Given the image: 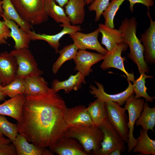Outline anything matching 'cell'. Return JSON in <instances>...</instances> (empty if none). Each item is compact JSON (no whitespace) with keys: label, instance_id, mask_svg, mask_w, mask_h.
<instances>
[{"label":"cell","instance_id":"1","mask_svg":"<svg viewBox=\"0 0 155 155\" xmlns=\"http://www.w3.org/2000/svg\"><path fill=\"white\" fill-rule=\"evenodd\" d=\"M67 107L52 88L41 94L25 96L21 120L16 124L18 133L29 142L49 148L65 136L69 128L65 120Z\"/></svg>","mask_w":155,"mask_h":155},{"label":"cell","instance_id":"2","mask_svg":"<svg viewBox=\"0 0 155 155\" xmlns=\"http://www.w3.org/2000/svg\"><path fill=\"white\" fill-rule=\"evenodd\" d=\"M137 26L135 18H125L122 20L119 29L122 34L123 42L129 47L128 58L137 65L140 74L148 73L150 68L144 59V48L136 35Z\"/></svg>","mask_w":155,"mask_h":155},{"label":"cell","instance_id":"3","mask_svg":"<svg viewBox=\"0 0 155 155\" xmlns=\"http://www.w3.org/2000/svg\"><path fill=\"white\" fill-rule=\"evenodd\" d=\"M64 136L76 139L88 155H94L101 148L104 134L99 126L93 125L69 127Z\"/></svg>","mask_w":155,"mask_h":155},{"label":"cell","instance_id":"4","mask_svg":"<svg viewBox=\"0 0 155 155\" xmlns=\"http://www.w3.org/2000/svg\"><path fill=\"white\" fill-rule=\"evenodd\" d=\"M21 18L32 25L47 22L48 16L44 9L45 0H10Z\"/></svg>","mask_w":155,"mask_h":155},{"label":"cell","instance_id":"5","mask_svg":"<svg viewBox=\"0 0 155 155\" xmlns=\"http://www.w3.org/2000/svg\"><path fill=\"white\" fill-rule=\"evenodd\" d=\"M10 53L15 58L18 65L16 78L41 76L43 74L28 49H15Z\"/></svg>","mask_w":155,"mask_h":155},{"label":"cell","instance_id":"6","mask_svg":"<svg viewBox=\"0 0 155 155\" xmlns=\"http://www.w3.org/2000/svg\"><path fill=\"white\" fill-rule=\"evenodd\" d=\"M107 119L113 128L127 143L129 134L128 118L125 108L118 103L109 101L105 102Z\"/></svg>","mask_w":155,"mask_h":155},{"label":"cell","instance_id":"7","mask_svg":"<svg viewBox=\"0 0 155 155\" xmlns=\"http://www.w3.org/2000/svg\"><path fill=\"white\" fill-rule=\"evenodd\" d=\"M99 127L102 130L104 137L101 143V148L94 155H109L113 151L120 149L122 152L126 150L125 141L113 128L108 119Z\"/></svg>","mask_w":155,"mask_h":155},{"label":"cell","instance_id":"8","mask_svg":"<svg viewBox=\"0 0 155 155\" xmlns=\"http://www.w3.org/2000/svg\"><path fill=\"white\" fill-rule=\"evenodd\" d=\"M145 102L144 99L141 98H136L135 95L133 94L127 99L125 103L124 108L127 111L129 116V134L127 143L128 153L132 151L137 143V139L133 135L134 126L136 121L140 116Z\"/></svg>","mask_w":155,"mask_h":155},{"label":"cell","instance_id":"9","mask_svg":"<svg viewBox=\"0 0 155 155\" xmlns=\"http://www.w3.org/2000/svg\"><path fill=\"white\" fill-rule=\"evenodd\" d=\"M128 47V45L124 42L117 44L111 51L104 55L100 67L103 70L111 67L120 70L126 74L127 80L133 82L135 80L134 75L125 70L124 65V57L121 56L122 52L125 51Z\"/></svg>","mask_w":155,"mask_h":155},{"label":"cell","instance_id":"10","mask_svg":"<svg viewBox=\"0 0 155 155\" xmlns=\"http://www.w3.org/2000/svg\"><path fill=\"white\" fill-rule=\"evenodd\" d=\"M98 28L92 32L85 34L77 31L70 34V37L78 50L88 49L95 50L100 53L105 55L108 51L104 48L99 43L98 38L99 34Z\"/></svg>","mask_w":155,"mask_h":155},{"label":"cell","instance_id":"11","mask_svg":"<svg viewBox=\"0 0 155 155\" xmlns=\"http://www.w3.org/2000/svg\"><path fill=\"white\" fill-rule=\"evenodd\" d=\"M127 81L129 84L127 88L125 90L120 93L114 94L107 93L104 90L103 85L96 81H95V82L97 88L92 85H90V92L93 95L94 97L104 102L109 101H113L118 103L121 106L125 104L126 100L129 97L134 94L132 84L128 80Z\"/></svg>","mask_w":155,"mask_h":155},{"label":"cell","instance_id":"12","mask_svg":"<svg viewBox=\"0 0 155 155\" xmlns=\"http://www.w3.org/2000/svg\"><path fill=\"white\" fill-rule=\"evenodd\" d=\"M49 149L58 155H88L77 140L70 137L64 136L61 138Z\"/></svg>","mask_w":155,"mask_h":155},{"label":"cell","instance_id":"13","mask_svg":"<svg viewBox=\"0 0 155 155\" xmlns=\"http://www.w3.org/2000/svg\"><path fill=\"white\" fill-rule=\"evenodd\" d=\"M104 55L78 50L73 60L75 64L74 71H78L86 77L92 72L91 67L103 59Z\"/></svg>","mask_w":155,"mask_h":155},{"label":"cell","instance_id":"14","mask_svg":"<svg viewBox=\"0 0 155 155\" xmlns=\"http://www.w3.org/2000/svg\"><path fill=\"white\" fill-rule=\"evenodd\" d=\"M60 26L63 27V29L59 33L54 35H48L45 34H40L34 31L30 30L28 32L31 40H41L47 42L55 50V53L59 51V48L60 45L59 41L64 35L80 31L82 29L80 26L61 24Z\"/></svg>","mask_w":155,"mask_h":155},{"label":"cell","instance_id":"15","mask_svg":"<svg viewBox=\"0 0 155 155\" xmlns=\"http://www.w3.org/2000/svg\"><path fill=\"white\" fill-rule=\"evenodd\" d=\"M18 65L15 58L7 51L0 53V79L4 86L16 78Z\"/></svg>","mask_w":155,"mask_h":155},{"label":"cell","instance_id":"16","mask_svg":"<svg viewBox=\"0 0 155 155\" xmlns=\"http://www.w3.org/2000/svg\"><path fill=\"white\" fill-rule=\"evenodd\" d=\"M65 116L66 123L69 128L93 125L86 107L84 105L67 107Z\"/></svg>","mask_w":155,"mask_h":155},{"label":"cell","instance_id":"17","mask_svg":"<svg viewBox=\"0 0 155 155\" xmlns=\"http://www.w3.org/2000/svg\"><path fill=\"white\" fill-rule=\"evenodd\" d=\"M147 15L150 18V26L141 34L140 40L143 43L145 62L147 64H152L155 63V22L152 20L149 11Z\"/></svg>","mask_w":155,"mask_h":155},{"label":"cell","instance_id":"18","mask_svg":"<svg viewBox=\"0 0 155 155\" xmlns=\"http://www.w3.org/2000/svg\"><path fill=\"white\" fill-rule=\"evenodd\" d=\"M25 97V95L22 94L5 100L0 104V115L9 116L20 121Z\"/></svg>","mask_w":155,"mask_h":155},{"label":"cell","instance_id":"19","mask_svg":"<svg viewBox=\"0 0 155 155\" xmlns=\"http://www.w3.org/2000/svg\"><path fill=\"white\" fill-rule=\"evenodd\" d=\"M12 142L16 147L18 155H53V153L47 148L39 147L29 143L24 136L19 133L15 140Z\"/></svg>","mask_w":155,"mask_h":155},{"label":"cell","instance_id":"20","mask_svg":"<svg viewBox=\"0 0 155 155\" xmlns=\"http://www.w3.org/2000/svg\"><path fill=\"white\" fill-rule=\"evenodd\" d=\"M3 21L10 30V36L15 42V49H29L31 39L28 33L23 30L13 20L2 16Z\"/></svg>","mask_w":155,"mask_h":155},{"label":"cell","instance_id":"21","mask_svg":"<svg viewBox=\"0 0 155 155\" xmlns=\"http://www.w3.org/2000/svg\"><path fill=\"white\" fill-rule=\"evenodd\" d=\"M85 78L78 71L75 74L70 75L65 80L61 81L57 79L54 80L51 84V88L56 92L63 90L66 94L69 93L73 90H78L82 87V84H86Z\"/></svg>","mask_w":155,"mask_h":155},{"label":"cell","instance_id":"22","mask_svg":"<svg viewBox=\"0 0 155 155\" xmlns=\"http://www.w3.org/2000/svg\"><path fill=\"white\" fill-rule=\"evenodd\" d=\"M85 0H69L65 5V11L72 25L82 24L85 15Z\"/></svg>","mask_w":155,"mask_h":155},{"label":"cell","instance_id":"23","mask_svg":"<svg viewBox=\"0 0 155 155\" xmlns=\"http://www.w3.org/2000/svg\"><path fill=\"white\" fill-rule=\"evenodd\" d=\"M98 28L102 35L101 44L108 51H111L117 44L123 42L122 34L119 29L111 28L102 24H98Z\"/></svg>","mask_w":155,"mask_h":155},{"label":"cell","instance_id":"24","mask_svg":"<svg viewBox=\"0 0 155 155\" xmlns=\"http://www.w3.org/2000/svg\"><path fill=\"white\" fill-rule=\"evenodd\" d=\"M24 79L25 96L41 94L51 89L48 86V82L41 76L27 77Z\"/></svg>","mask_w":155,"mask_h":155},{"label":"cell","instance_id":"25","mask_svg":"<svg viewBox=\"0 0 155 155\" xmlns=\"http://www.w3.org/2000/svg\"><path fill=\"white\" fill-rule=\"evenodd\" d=\"M140 135L137 139L136 144L132 151L140 155H155V141L149 136L147 131L140 129Z\"/></svg>","mask_w":155,"mask_h":155},{"label":"cell","instance_id":"26","mask_svg":"<svg viewBox=\"0 0 155 155\" xmlns=\"http://www.w3.org/2000/svg\"><path fill=\"white\" fill-rule=\"evenodd\" d=\"M86 108L93 125L99 126L107 120L105 102L97 98Z\"/></svg>","mask_w":155,"mask_h":155},{"label":"cell","instance_id":"27","mask_svg":"<svg viewBox=\"0 0 155 155\" xmlns=\"http://www.w3.org/2000/svg\"><path fill=\"white\" fill-rule=\"evenodd\" d=\"M3 11L2 16L13 21L23 30L28 33L32 25L23 20L18 13L10 0H2Z\"/></svg>","mask_w":155,"mask_h":155},{"label":"cell","instance_id":"28","mask_svg":"<svg viewBox=\"0 0 155 155\" xmlns=\"http://www.w3.org/2000/svg\"><path fill=\"white\" fill-rule=\"evenodd\" d=\"M44 9L46 14L58 23L71 24L69 19L62 7L57 5L54 0H45Z\"/></svg>","mask_w":155,"mask_h":155},{"label":"cell","instance_id":"29","mask_svg":"<svg viewBox=\"0 0 155 155\" xmlns=\"http://www.w3.org/2000/svg\"><path fill=\"white\" fill-rule=\"evenodd\" d=\"M148 101H146L141 115L135 124L137 126H141L142 129L148 131L150 130L154 132L153 128L155 125V107H149Z\"/></svg>","mask_w":155,"mask_h":155},{"label":"cell","instance_id":"30","mask_svg":"<svg viewBox=\"0 0 155 155\" xmlns=\"http://www.w3.org/2000/svg\"><path fill=\"white\" fill-rule=\"evenodd\" d=\"M78 49L74 43L65 46L59 51L60 56L53 63L52 67L53 73L56 74L62 65L67 61L73 59Z\"/></svg>","mask_w":155,"mask_h":155},{"label":"cell","instance_id":"31","mask_svg":"<svg viewBox=\"0 0 155 155\" xmlns=\"http://www.w3.org/2000/svg\"><path fill=\"white\" fill-rule=\"evenodd\" d=\"M154 78L152 75H147L145 73H142L140 74L138 78L133 82V89L135 94V97L136 98L143 97L145 98L146 101L150 102L153 101L155 96L151 97L148 94L147 92L148 88L146 86L145 83L146 79Z\"/></svg>","mask_w":155,"mask_h":155},{"label":"cell","instance_id":"32","mask_svg":"<svg viewBox=\"0 0 155 155\" xmlns=\"http://www.w3.org/2000/svg\"><path fill=\"white\" fill-rule=\"evenodd\" d=\"M24 78H16L4 86L0 84V91L6 97L11 98L24 94Z\"/></svg>","mask_w":155,"mask_h":155},{"label":"cell","instance_id":"33","mask_svg":"<svg viewBox=\"0 0 155 155\" xmlns=\"http://www.w3.org/2000/svg\"><path fill=\"white\" fill-rule=\"evenodd\" d=\"M125 0H111L102 14L105 20V25L111 28H115L113 23L114 17Z\"/></svg>","mask_w":155,"mask_h":155},{"label":"cell","instance_id":"34","mask_svg":"<svg viewBox=\"0 0 155 155\" xmlns=\"http://www.w3.org/2000/svg\"><path fill=\"white\" fill-rule=\"evenodd\" d=\"M0 131L3 134L12 142L18 134L17 124L9 121L3 115H0Z\"/></svg>","mask_w":155,"mask_h":155},{"label":"cell","instance_id":"35","mask_svg":"<svg viewBox=\"0 0 155 155\" xmlns=\"http://www.w3.org/2000/svg\"><path fill=\"white\" fill-rule=\"evenodd\" d=\"M110 0H94L88 7L90 11H94L96 13L95 21H99L102 14L108 6Z\"/></svg>","mask_w":155,"mask_h":155},{"label":"cell","instance_id":"36","mask_svg":"<svg viewBox=\"0 0 155 155\" xmlns=\"http://www.w3.org/2000/svg\"><path fill=\"white\" fill-rule=\"evenodd\" d=\"M10 30L3 21L0 20V44H8L6 40L11 37Z\"/></svg>","mask_w":155,"mask_h":155},{"label":"cell","instance_id":"37","mask_svg":"<svg viewBox=\"0 0 155 155\" xmlns=\"http://www.w3.org/2000/svg\"><path fill=\"white\" fill-rule=\"evenodd\" d=\"M17 155L16 147L13 142L0 145V155Z\"/></svg>","mask_w":155,"mask_h":155},{"label":"cell","instance_id":"38","mask_svg":"<svg viewBox=\"0 0 155 155\" xmlns=\"http://www.w3.org/2000/svg\"><path fill=\"white\" fill-rule=\"evenodd\" d=\"M130 3L129 9L131 13L134 11V6L136 3H141L146 6L149 11V8L153 6L154 2L153 0H127Z\"/></svg>","mask_w":155,"mask_h":155},{"label":"cell","instance_id":"39","mask_svg":"<svg viewBox=\"0 0 155 155\" xmlns=\"http://www.w3.org/2000/svg\"><path fill=\"white\" fill-rule=\"evenodd\" d=\"M12 142V141L9 138H5L3 137H0V145L8 144Z\"/></svg>","mask_w":155,"mask_h":155},{"label":"cell","instance_id":"40","mask_svg":"<svg viewBox=\"0 0 155 155\" xmlns=\"http://www.w3.org/2000/svg\"><path fill=\"white\" fill-rule=\"evenodd\" d=\"M57 2L59 5L63 7L66 5L69 0H54Z\"/></svg>","mask_w":155,"mask_h":155},{"label":"cell","instance_id":"41","mask_svg":"<svg viewBox=\"0 0 155 155\" xmlns=\"http://www.w3.org/2000/svg\"><path fill=\"white\" fill-rule=\"evenodd\" d=\"M122 152L121 150L120 149H117L112 152L109 155H120Z\"/></svg>","mask_w":155,"mask_h":155},{"label":"cell","instance_id":"42","mask_svg":"<svg viewBox=\"0 0 155 155\" xmlns=\"http://www.w3.org/2000/svg\"><path fill=\"white\" fill-rule=\"evenodd\" d=\"M2 1H0V18L1 17L2 15L3 14V11L2 7Z\"/></svg>","mask_w":155,"mask_h":155},{"label":"cell","instance_id":"43","mask_svg":"<svg viewBox=\"0 0 155 155\" xmlns=\"http://www.w3.org/2000/svg\"><path fill=\"white\" fill-rule=\"evenodd\" d=\"M6 97L0 91V102L4 100Z\"/></svg>","mask_w":155,"mask_h":155},{"label":"cell","instance_id":"44","mask_svg":"<svg viewBox=\"0 0 155 155\" xmlns=\"http://www.w3.org/2000/svg\"><path fill=\"white\" fill-rule=\"evenodd\" d=\"M94 0H85L86 4L88 5L90 4Z\"/></svg>","mask_w":155,"mask_h":155},{"label":"cell","instance_id":"45","mask_svg":"<svg viewBox=\"0 0 155 155\" xmlns=\"http://www.w3.org/2000/svg\"><path fill=\"white\" fill-rule=\"evenodd\" d=\"M3 137V134L0 131V137Z\"/></svg>","mask_w":155,"mask_h":155},{"label":"cell","instance_id":"46","mask_svg":"<svg viewBox=\"0 0 155 155\" xmlns=\"http://www.w3.org/2000/svg\"><path fill=\"white\" fill-rule=\"evenodd\" d=\"M1 80L0 79V84H1Z\"/></svg>","mask_w":155,"mask_h":155},{"label":"cell","instance_id":"47","mask_svg":"<svg viewBox=\"0 0 155 155\" xmlns=\"http://www.w3.org/2000/svg\"><path fill=\"white\" fill-rule=\"evenodd\" d=\"M2 0H0V1H2Z\"/></svg>","mask_w":155,"mask_h":155}]
</instances>
